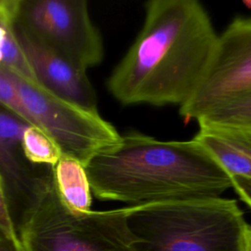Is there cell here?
Returning a JSON list of instances; mask_svg holds the SVG:
<instances>
[{
    "instance_id": "cell-1",
    "label": "cell",
    "mask_w": 251,
    "mask_h": 251,
    "mask_svg": "<svg viewBox=\"0 0 251 251\" xmlns=\"http://www.w3.org/2000/svg\"><path fill=\"white\" fill-rule=\"evenodd\" d=\"M142 27L107 80L125 106H183L211 64L219 33L196 0H150Z\"/></svg>"
},
{
    "instance_id": "cell-2",
    "label": "cell",
    "mask_w": 251,
    "mask_h": 251,
    "mask_svg": "<svg viewBox=\"0 0 251 251\" xmlns=\"http://www.w3.org/2000/svg\"><path fill=\"white\" fill-rule=\"evenodd\" d=\"M85 172L96 198L131 206L221 197L231 188L230 176L194 138L160 140L138 131L122 135Z\"/></svg>"
},
{
    "instance_id": "cell-3",
    "label": "cell",
    "mask_w": 251,
    "mask_h": 251,
    "mask_svg": "<svg viewBox=\"0 0 251 251\" xmlns=\"http://www.w3.org/2000/svg\"><path fill=\"white\" fill-rule=\"evenodd\" d=\"M126 222L134 251H241L247 224L222 196L128 206Z\"/></svg>"
},
{
    "instance_id": "cell-4",
    "label": "cell",
    "mask_w": 251,
    "mask_h": 251,
    "mask_svg": "<svg viewBox=\"0 0 251 251\" xmlns=\"http://www.w3.org/2000/svg\"><path fill=\"white\" fill-rule=\"evenodd\" d=\"M126 213L127 207L70 210L56 190L50 170L22 211L17 231L24 251H134Z\"/></svg>"
},
{
    "instance_id": "cell-5",
    "label": "cell",
    "mask_w": 251,
    "mask_h": 251,
    "mask_svg": "<svg viewBox=\"0 0 251 251\" xmlns=\"http://www.w3.org/2000/svg\"><path fill=\"white\" fill-rule=\"evenodd\" d=\"M6 72L35 126L51 136L63 156L78 161L85 168L92 158L120 141L122 135L98 111L66 101L38 83Z\"/></svg>"
},
{
    "instance_id": "cell-6",
    "label": "cell",
    "mask_w": 251,
    "mask_h": 251,
    "mask_svg": "<svg viewBox=\"0 0 251 251\" xmlns=\"http://www.w3.org/2000/svg\"><path fill=\"white\" fill-rule=\"evenodd\" d=\"M16 23L77 69L103 60V40L84 0H21Z\"/></svg>"
},
{
    "instance_id": "cell-7",
    "label": "cell",
    "mask_w": 251,
    "mask_h": 251,
    "mask_svg": "<svg viewBox=\"0 0 251 251\" xmlns=\"http://www.w3.org/2000/svg\"><path fill=\"white\" fill-rule=\"evenodd\" d=\"M251 91V18L237 17L219 34L199 88L179 107L184 122H196L217 107Z\"/></svg>"
},
{
    "instance_id": "cell-8",
    "label": "cell",
    "mask_w": 251,
    "mask_h": 251,
    "mask_svg": "<svg viewBox=\"0 0 251 251\" xmlns=\"http://www.w3.org/2000/svg\"><path fill=\"white\" fill-rule=\"evenodd\" d=\"M14 34L43 88L77 106L98 111L96 92L85 71L43 45L16 22Z\"/></svg>"
},
{
    "instance_id": "cell-9",
    "label": "cell",
    "mask_w": 251,
    "mask_h": 251,
    "mask_svg": "<svg viewBox=\"0 0 251 251\" xmlns=\"http://www.w3.org/2000/svg\"><path fill=\"white\" fill-rule=\"evenodd\" d=\"M28 126L0 107V176L10 210L17 205L23 211L34 196L44 176L33 173L24 155L22 142Z\"/></svg>"
},
{
    "instance_id": "cell-10",
    "label": "cell",
    "mask_w": 251,
    "mask_h": 251,
    "mask_svg": "<svg viewBox=\"0 0 251 251\" xmlns=\"http://www.w3.org/2000/svg\"><path fill=\"white\" fill-rule=\"evenodd\" d=\"M51 174L60 198L70 210L90 211L91 189L84 166L73 158L62 156L51 167Z\"/></svg>"
},
{
    "instance_id": "cell-11",
    "label": "cell",
    "mask_w": 251,
    "mask_h": 251,
    "mask_svg": "<svg viewBox=\"0 0 251 251\" xmlns=\"http://www.w3.org/2000/svg\"><path fill=\"white\" fill-rule=\"evenodd\" d=\"M14 25L15 23L0 22V68L15 74L26 81L39 84L14 34Z\"/></svg>"
},
{
    "instance_id": "cell-12",
    "label": "cell",
    "mask_w": 251,
    "mask_h": 251,
    "mask_svg": "<svg viewBox=\"0 0 251 251\" xmlns=\"http://www.w3.org/2000/svg\"><path fill=\"white\" fill-rule=\"evenodd\" d=\"M198 124L251 127V91L212 110L197 121Z\"/></svg>"
},
{
    "instance_id": "cell-13",
    "label": "cell",
    "mask_w": 251,
    "mask_h": 251,
    "mask_svg": "<svg viewBox=\"0 0 251 251\" xmlns=\"http://www.w3.org/2000/svg\"><path fill=\"white\" fill-rule=\"evenodd\" d=\"M23 151L27 162L53 167L63 156L60 147L43 129L28 126L23 136Z\"/></svg>"
},
{
    "instance_id": "cell-14",
    "label": "cell",
    "mask_w": 251,
    "mask_h": 251,
    "mask_svg": "<svg viewBox=\"0 0 251 251\" xmlns=\"http://www.w3.org/2000/svg\"><path fill=\"white\" fill-rule=\"evenodd\" d=\"M0 106L29 126H35L7 72L0 68Z\"/></svg>"
},
{
    "instance_id": "cell-15",
    "label": "cell",
    "mask_w": 251,
    "mask_h": 251,
    "mask_svg": "<svg viewBox=\"0 0 251 251\" xmlns=\"http://www.w3.org/2000/svg\"><path fill=\"white\" fill-rule=\"evenodd\" d=\"M0 230L11 240L21 244L1 176H0Z\"/></svg>"
},
{
    "instance_id": "cell-16",
    "label": "cell",
    "mask_w": 251,
    "mask_h": 251,
    "mask_svg": "<svg viewBox=\"0 0 251 251\" xmlns=\"http://www.w3.org/2000/svg\"><path fill=\"white\" fill-rule=\"evenodd\" d=\"M230 179L231 188L235 191L240 200L251 209V178L240 176H230Z\"/></svg>"
},
{
    "instance_id": "cell-17",
    "label": "cell",
    "mask_w": 251,
    "mask_h": 251,
    "mask_svg": "<svg viewBox=\"0 0 251 251\" xmlns=\"http://www.w3.org/2000/svg\"><path fill=\"white\" fill-rule=\"evenodd\" d=\"M21 0H0V22L15 23L17 21Z\"/></svg>"
},
{
    "instance_id": "cell-18",
    "label": "cell",
    "mask_w": 251,
    "mask_h": 251,
    "mask_svg": "<svg viewBox=\"0 0 251 251\" xmlns=\"http://www.w3.org/2000/svg\"><path fill=\"white\" fill-rule=\"evenodd\" d=\"M0 251H24V250H23L22 244L14 242L0 230Z\"/></svg>"
},
{
    "instance_id": "cell-19",
    "label": "cell",
    "mask_w": 251,
    "mask_h": 251,
    "mask_svg": "<svg viewBox=\"0 0 251 251\" xmlns=\"http://www.w3.org/2000/svg\"><path fill=\"white\" fill-rule=\"evenodd\" d=\"M241 251H251V225L249 224H246L244 228Z\"/></svg>"
}]
</instances>
